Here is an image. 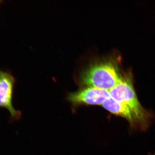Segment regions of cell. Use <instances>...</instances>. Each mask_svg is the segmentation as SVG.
Returning a JSON list of instances; mask_svg holds the SVG:
<instances>
[{
    "label": "cell",
    "mask_w": 155,
    "mask_h": 155,
    "mask_svg": "<svg viewBox=\"0 0 155 155\" xmlns=\"http://www.w3.org/2000/svg\"><path fill=\"white\" fill-rule=\"evenodd\" d=\"M109 91L110 97L130 108L141 129H146L148 127L150 114L139 102L130 74L121 77L118 84Z\"/></svg>",
    "instance_id": "obj_1"
},
{
    "label": "cell",
    "mask_w": 155,
    "mask_h": 155,
    "mask_svg": "<svg viewBox=\"0 0 155 155\" xmlns=\"http://www.w3.org/2000/svg\"><path fill=\"white\" fill-rule=\"evenodd\" d=\"M121 77L115 65L106 62L89 67L81 75L80 80L88 87L109 91L118 84Z\"/></svg>",
    "instance_id": "obj_2"
},
{
    "label": "cell",
    "mask_w": 155,
    "mask_h": 155,
    "mask_svg": "<svg viewBox=\"0 0 155 155\" xmlns=\"http://www.w3.org/2000/svg\"><path fill=\"white\" fill-rule=\"evenodd\" d=\"M15 79L10 72L0 70V107L5 108L10 112L12 119H20L22 113L15 110L12 104L13 90Z\"/></svg>",
    "instance_id": "obj_3"
},
{
    "label": "cell",
    "mask_w": 155,
    "mask_h": 155,
    "mask_svg": "<svg viewBox=\"0 0 155 155\" xmlns=\"http://www.w3.org/2000/svg\"><path fill=\"white\" fill-rule=\"evenodd\" d=\"M109 97V91L87 87L77 92L70 94L68 99L71 103L77 105L85 104L102 105Z\"/></svg>",
    "instance_id": "obj_4"
},
{
    "label": "cell",
    "mask_w": 155,
    "mask_h": 155,
    "mask_svg": "<svg viewBox=\"0 0 155 155\" xmlns=\"http://www.w3.org/2000/svg\"><path fill=\"white\" fill-rule=\"evenodd\" d=\"M102 106L111 113L125 118L132 125L137 124L132 112L126 104L117 101L110 97L105 100Z\"/></svg>",
    "instance_id": "obj_5"
},
{
    "label": "cell",
    "mask_w": 155,
    "mask_h": 155,
    "mask_svg": "<svg viewBox=\"0 0 155 155\" xmlns=\"http://www.w3.org/2000/svg\"><path fill=\"white\" fill-rule=\"evenodd\" d=\"M2 2V1H0V4H1V3Z\"/></svg>",
    "instance_id": "obj_6"
},
{
    "label": "cell",
    "mask_w": 155,
    "mask_h": 155,
    "mask_svg": "<svg viewBox=\"0 0 155 155\" xmlns=\"http://www.w3.org/2000/svg\"><path fill=\"white\" fill-rule=\"evenodd\" d=\"M153 155H155V153H154Z\"/></svg>",
    "instance_id": "obj_7"
}]
</instances>
